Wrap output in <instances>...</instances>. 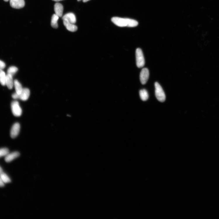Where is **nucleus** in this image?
Instances as JSON below:
<instances>
[{
	"mask_svg": "<svg viewBox=\"0 0 219 219\" xmlns=\"http://www.w3.org/2000/svg\"><path fill=\"white\" fill-rule=\"evenodd\" d=\"M2 172H3V170L2 169V168L1 167H0V174H1Z\"/></svg>",
	"mask_w": 219,
	"mask_h": 219,
	"instance_id": "obj_24",
	"label": "nucleus"
},
{
	"mask_svg": "<svg viewBox=\"0 0 219 219\" xmlns=\"http://www.w3.org/2000/svg\"><path fill=\"white\" fill-rule=\"evenodd\" d=\"M13 98L14 99H19V94H18L16 92L14 93L12 95Z\"/></svg>",
	"mask_w": 219,
	"mask_h": 219,
	"instance_id": "obj_22",
	"label": "nucleus"
},
{
	"mask_svg": "<svg viewBox=\"0 0 219 219\" xmlns=\"http://www.w3.org/2000/svg\"><path fill=\"white\" fill-rule=\"evenodd\" d=\"M18 70V69L15 67L12 66L9 68L7 70V74L12 76L15 74Z\"/></svg>",
	"mask_w": 219,
	"mask_h": 219,
	"instance_id": "obj_19",
	"label": "nucleus"
},
{
	"mask_svg": "<svg viewBox=\"0 0 219 219\" xmlns=\"http://www.w3.org/2000/svg\"><path fill=\"white\" fill-rule=\"evenodd\" d=\"M30 90L28 89L23 88L21 93L19 94V99L23 101L27 100L30 96Z\"/></svg>",
	"mask_w": 219,
	"mask_h": 219,
	"instance_id": "obj_11",
	"label": "nucleus"
},
{
	"mask_svg": "<svg viewBox=\"0 0 219 219\" xmlns=\"http://www.w3.org/2000/svg\"><path fill=\"white\" fill-rule=\"evenodd\" d=\"M20 155L19 152H15L10 153H8L5 156V160L7 163L10 162L13 160L18 157Z\"/></svg>",
	"mask_w": 219,
	"mask_h": 219,
	"instance_id": "obj_9",
	"label": "nucleus"
},
{
	"mask_svg": "<svg viewBox=\"0 0 219 219\" xmlns=\"http://www.w3.org/2000/svg\"><path fill=\"white\" fill-rule=\"evenodd\" d=\"M140 95L142 100L145 101L147 100L149 98V94L147 90L145 89L141 90L140 91Z\"/></svg>",
	"mask_w": 219,
	"mask_h": 219,
	"instance_id": "obj_16",
	"label": "nucleus"
},
{
	"mask_svg": "<svg viewBox=\"0 0 219 219\" xmlns=\"http://www.w3.org/2000/svg\"><path fill=\"white\" fill-rule=\"evenodd\" d=\"M5 67V63L3 61L0 60V69H3Z\"/></svg>",
	"mask_w": 219,
	"mask_h": 219,
	"instance_id": "obj_21",
	"label": "nucleus"
},
{
	"mask_svg": "<svg viewBox=\"0 0 219 219\" xmlns=\"http://www.w3.org/2000/svg\"><path fill=\"white\" fill-rule=\"evenodd\" d=\"M14 86L16 90V92L18 94H20L23 90L22 86L21 84L16 79L14 81Z\"/></svg>",
	"mask_w": 219,
	"mask_h": 219,
	"instance_id": "obj_14",
	"label": "nucleus"
},
{
	"mask_svg": "<svg viewBox=\"0 0 219 219\" xmlns=\"http://www.w3.org/2000/svg\"><path fill=\"white\" fill-rule=\"evenodd\" d=\"M53 1H55V2H58V1H62V0H53Z\"/></svg>",
	"mask_w": 219,
	"mask_h": 219,
	"instance_id": "obj_26",
	"label": "nucleus"
},
{
	"mask_svg": "<svg viewBox=\"0 0 219 219\" xmlns=\"http://www.w3.org/2000/svg\"><path fill=\"white\" fill-rule=\"evenodd\" d=\"M20 129V124L18 123H15L11 131L10 135L12 138H16L18 135Z\"/></svg>",
	"mask_w": 219,
	"mask_h": 219,
	"instance_id": "obj_7",
	"label": "nucleus"
},
{
	"mask_svg": "<svg viewBox=\"0 0 219 219\" xmlns=\"http://www.w3.org/2000/svg\"><path fill=\"white\" fill-rule=\"evenodd\" d=\"M0 177H1L4 183H9L11 182V180L9 177L6 173H3V172L0 174Z\"/></svg>",
	"mask_w": 219,
	"mask_h": 219,
	"instance_id": "obj_18",
	"label": "nucleus"
},
{
	"mask_svg": "<svg viewBox=\"0 0 219 219\" xmlns=\"http://www.w3.org/2000/svg\"><path fill=\"white\" fill-rule=\"evenodd\" d=\"M5 85H6L9 89H11L13 88L14 86L13 76L8 74L6 75Z\"/></svg>",
	"mask_w": 219,
	"mask_h": 219,
	"instance_id": "obj_13",
	"label": "nucleus"
},
{
	"mask_svg": "<svg viewBox=\"0 0 219 219\" xmlns=\"http://www.w3.org/2000/svg\"><path fill=\"white\" fill-rule=\"evenodd\" d=\"M81 1V0H77V1Z\"/></svg>",
	"mask_w": 219,
	"mask_h": 219,
	"instance_id": "obj_28",
	"label": "nucleus"
},
{
	"mask_svg": "<svg viewBox=\"0 0 219 219\" xmlns=\"http://www.w3.org/2000/svg\"><path fill=\"white\" fill-rule=\"evenodd\" d=\"M10 4L12 8L19 9L23 8L25 6L24 0H10Z\"/></svg>",
	"mask_w": 219,
	"mask_h": 219,
	"instance_id": "obj_6",
	"label": "nucleus"
},
{
	"mask_svg": "<svg viewBox=\"0 0 219 219\" xmlns=\"http://www.w3.org/2000/svg\"><path fill=\"white\" fill-rule=\"evenodd\" d=\"M155 95L157 99L160 102H164L166 99V95L162 87L157 82L155 84Z\"/></svg>",
	"mask_w": 219,
	"mask_h": 219,
	"instance_id": "obj_2",
	"label": "nucleus"
},
{
	"mask_svg": "<svg viewBox=\"0 0 219 219\" xmlns=\"http://www.w3.org/2000/svg\"><path fill=\"white\" fill-rule=\"evenodd\" d=\"M90 1V0H83V2L84 3L86 2L87 1Z\"/></svg>",
	"mask_w": 219,
	"mask_h": 219,
	"instance_id": "obj_25",
	"label": "nucleus"
},
{
	"mask_svg": "<svg viewBox=\"0 0 219 219\" xmlns=\"http://www.w3.org/2000/svg\"><path fill=\"white\" fill-rule=\"evenodd\" d=\"M149 77V72L147 68L143 69L140 74V79L142 84H145L147 83Z\"/></svg>",
	"mask_w": 219,
	"mask_h": 219,
	"instance_id": "obj_5",
	"label": "nucleus"
},
{
	"mask_svg": "<svg viewBox=\"0 0 219 219\" xmlns=\"http://www.w3.org/2000/svg\"><path fill=\"white\" fill-rule=\"evenodd\" d=\"M63 20L66 21L72 24H75L76 22V18L75 14L72 13H69L65 15L63 17Z\"/></svg>",
	"mask_w": 219,
	"mask_h": 219,
	"instance_id": "obj_8",
	"label": "nucleus"
},
{
	"mask_svg": "<svg viewBox=\"0 0 219 219\" xmlns=\"http://www.w3.org/2000/svg\"><path fill=\"white\" fill-rule=\"evenodd\" d=\"M59 18V17L55 14H53V15L52 20H51V25L53 28H58V21Z\"/></svg>",
	"mask_w": 219,
	"mask_h": 219,
	"instance_id": "obj_15",
	"label": "nucleus"
},
{
	"mask_svg": "<svg viewBox=\"0 0 219 219\" xmlns=\"http://www.w3.org/2000/svg\"><path fill=\"white\" fill-rule=\"evenodd\" d=\"M54 11L55 13L59 17L62 16L63 11V7L60 3H56L54 6Z\"/></svg>",
	"mask_w": 219,
	"mask_h": 219,
	"instance_id": "obj_10",
	"label": "nucleus"
},
{
	"mask_svg": "<svg viewBox=\"0 0 219 219\" xmlns=\"http://www.w3.org/2000/svg\"><path fill=\"white\" fill-rule=\"evenodd\" d=\"M11 106L12 111L13 115L16 117L20 116L22 114V110L18 102L17 101H13Z\"/></svg>",
	"mask_w": 219,
	"mask_h": 219,
	"instance_id": "obj_4",
	"label": "nucleus"
},
{
	"mask_svg": "<svg viewBox=\"0 0 219 219\" xmlns=\"http://www.w3.org/2000/svg\"><path fill=\"white\" fill-rule=\"evenodd\" d=\"M8 149L4 148L0 149V158L6 156L9 153Z\"/></svg>",
	"mask_w": 219,
	"mask_h": 219,
	"instance_id": "obj_20",
	"label": "nucleus"
},
{
	"mask_svg": "<svg viewBox=\"0 0 219 219\" xmlns=\"http://www.w3.org/2000/svg\"><path fill=\"white\" fill-rule=\"evenodd\" d=\"M111 20L116 25L120 27H134L138 24L136 20L129 18L114 17L112 18Z\"/></svg>",
	"mask_w": 219,
	"mask_h": 219,
	"instance_id": "obj_1",
	"label": "nucleus"
},
{
	"mask_svg": "<svg viewBox=\"0 0 219 219\" xmlns=\"http://www.w3.org/2000/svg\"><path fill=\"white\" fill-rule=\"evenodd\" d=\"M4 185V182L2 180L1 177H0V187H3Z\"/></svg>",
	"mask_w": 219,
	"mask_h": 219,
	"instance_id": "obj_23",
	"label": "nucleus"
},
{
	"mask_svg": "<svg viewBox=\"0 0 219 219\" xmlns=\"http://www.w3.org/2000/svg\"><path fill=\"white\" fill-rule=\"evenodd\" d=\"M6 75L3 69H0V83L3 85H5Z\"/></svg>",
	"mask_w": 219,
	"mask_h": 219,
	"instance_id": "obj_17",
	"label": "nucleus"
},
{
	"mask_svg": "<svg viewBox=\"0 0 219 219\" xmlns=\"http://www.w3.org/2000/svg\"><path fill=\"white\" fill-rule=\"evenodd\" d=\"M136 65L138 67L142 68L144 67L145 61L142 50L140 48H138L136 51Z\"/></svg>",
	"mask_w": 219,
	"mask_h": 219,
	"instance_id": "obj_3",
	"label": "nucleus"
},
{
	"mask_svg": "<svg viewBox=\"0 0 219 219\" xmlns=\"http://www.w3.org/2000/svg\"><path fill=\"white\" fill-rule=\"evenodd\" d=\"M63 23L66 28L69 31L74 32L77 30V26L74 24H72L65 20H63Z\"/></svg>",
	"mask_w": 219,
	"mask_h": 219,
	"instance_id": "obj_12",
	"label": "nucleus"
},
{
	"mask_svg": "<svg viewBox=\"0 0 219 219\" xmlns=\"http://www.w3.org/2000/svg\"><path fill=\"white\" fill-rule=\"evenodd\" d=\"M4 1L5 2H7L9 0H4Z\"/></svg>",
	"mask_w": 219,
	"mask_h": 219,
	"instance_id": "obj_27",
	"label": "nucleus"
}]
</instances>
